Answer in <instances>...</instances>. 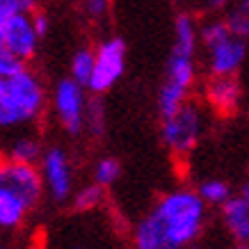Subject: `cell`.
<instances>
[{"label": "cell", "instance_id": "cell-8", "mask_svg": "<svg viewBox=\"0 0 249 249\" xmlns=\"http://www.w3.org/2000/svg\"><path fill=\"white\" fill-rule=\"evenodd\" d=\"M0 37L5 39V44L9 46V51L25 64L28 60L35 57L39 48V35L35 30L32 23V14H18L14 18H9L7 23L0 25Z\"/></svg>", "mask_w": 249, "mask_h": 249}, {"label": "cell", "instance_id": "cell-10", "mask_svg": "<svg viewBox=\"0 0 249 249\" xmlns=\"http://www.w3.org/2000/svg\"><path fill=\"white\" fill-rule=\"evenodd\" d=\"M204 96L215 112L233 114L240 106L242 89L235 76H211L204 87Z\"/></svg>", "mask_w": 249, "mask_h": 249}, {"label": "cell", "instance_id": "cell-2", "mask_svg": "<svg viewBox=\"0 0 249 249\" xmlns=\"http://www.w3.org/2000/svg\"><path fill=\"white\" fill-rule=\"evenodd\" d=\"M46 110V87L41 78L23 67L18 73L7 78L0 94V130L23 128L37 121Z\"/></svg>", "mask_w": 249, "mask_h": 249}, {"label": "cell", "instance_id": "cell-21", "mask_svg": "<svg viewBox=\"0 0 249 249\" xmlns=\"http://www.w3.org/2000/svg\"><path fill=\"white\" fill-rule=\"evenodd\" d=\"M121 176V162L112 156H106L101 158L94 165V172H91V181L98 183L101 188H110L117 183V178Z\"/></svg>", "mask_w": 249, "mask_h": 249}, {"label": "cell", "instance_id": "cell-30", "mask_svg": "<svg viewBox=\"0 0 249 249\" xmlns=\"http://www.w3.org/2000/svg\"><path fill=\"white\" fill-rule=\"evenodd\" d=\"M240 196H245V199H247V201H249V183H245V185H242V192H240Z\"/></svg>", "mask_w": 249, "mask_h": 249}, {"label": "cell", "instance_id": "cell-14", "mask_svg": "<svg viewBox=\"0 0 249 249\" xmlns=\"http://www.w3.org/2000/svg\"><path fill=\"white\" fill-rule=\"evenodd\" d=\"M188 91L190 89H183L178 85L165 80L162 87L158 89V96H156V106H158L160 119H167V117H172V114L178 112V110L188 103Z\"/></svg>", "mask_w": 249, "mask_h": 249}, {"label": "cell", "instance_id": "cell-17", "mask_svg": "<svg viewBox=\"0 0 249 249\" xmlns=\"http://www.w3.org/2000/svg\"><path fill=\"white\" fill-rule=\"evenodd\" d=\"M103 199H106V188H101L98 183L91 181L73 192L71 206H73V211H78V213H89L103 204Z\"/></svg>", "mask_w": 249, "mask_h": 249}, {"label": "cell", "instance_id": "cell-32", "mask_svg": "<svg viewBox=\"0 0 249 249\" xmlns=\"http://www.w3.org/2000/svg\"><path fill=\"white\" fill-rule=\"evenodd\" d=\"M71 249H87V247H83V245H73Z\"/></svg>", "mask_w": 249, "mask_h": 249}, {"label": "cell", "instance_id": "cell-5", "mask_svg": "<svg viewBox=\"0 0 249 249\" xmlns=\"http://www.w3.org/2000/svg\"><path fill=\"white\" fill-rule=\"evenodd\" d=\"M94 53H96V62L87 89L91 94H106L126 73V41L119 37L103 39L94 48Z\"/></svg>", "mask_w": 249, "mask_h": 249}, {"label": "cell", "instance_id": "cell-15", "mask_svg": "<svg viewBox=\"0 0 249 249\" xmlns=\"http://www.w3.org/2000/svg\"><path fill=\"white\" fill-rule=\"evenodd\" d=\"M169 83L178 85L183 89H190L196 80V67L195 57H183V55H169L167 62V78Z\"/></svg>", "mask_w": 249, "mask_h": 249}, {"label": "cell", "instance_id": "cell-26", "mask_svg": "<svg viewBox=\"0 0 249 249\" xmlns=\"http://www.w3.org/2000/svg\"><path fill=\"white\" fill-rule=\"evenodd\" d=\"M83 9L87 18L91 21H103L110 12V0H83Z\"/></svg>", "mask_w": 249, "mask_h": 249}, {"label": "cell", "instance_id": "cell-9", "mask_svg": "<svg viewBox=\"0 0 249 249\" xmlns=\"http://www.w3.org/2000/svg\"><path fill=\"white\" fill-rule=\"evenodd\" d=\"M247 57L245 39L238 35H231L224 41L206 48V62L211 76H235Z\"/></svg>", "mask_w": 249, "mask_h": 249}, {"label": "cell", "instance_id": "cell-7", "mask_svg": "<svg viewBox=\"0 0 249 249\" xmlns=\"http://www.w3.org/2000/svg\"><path fill=\"white\" fill-rule=\"evenodd\" d=\"M0 185L9 188L18 196H23L32 211L39 206L44 199V178H41V169L30 162H16V160L2 158L0 160Z\"/></svg>", "mask_w": 249, "mask_h": 249}, {"label": "cell", "instance_id": "cell-4", "mask_svg": "<svg viewBox=\"0 0 249 249\" xmlns=\"http://www.w3.org/2000/svg\"><path fill=\"white\" fill-rule=\"evenodd\" d=\"M85 89L87 87L78 85L73 78H62L53 89V114L69 135H80L85 130V114L89 106Z\"/></svg>", "mask_w": 249, "mask_h": 249}, {"label": "cell", "instance_id": "cell-29", "mask_svg": "<svg viewBox=\"0 0 249 249\" xmlns=\"http://www.w3.org/2000/svg\"><path fill=\"white\" fill-rule=\"evenodd\" d=\"M190 249H222V247H211V245H192ZM229 249H249V245H240V242H235L233 247Z\"/></svg>", "mask_w": 249, "mask_h": 249}, {"label": "cell", "instance_id": "cell-11", "mask_svg": "<svg viewBox=\"0 0 249 249\" xmlns=\"http://www.w3.org/2000/svg\"><path fill=\"white\" fill-rule=\"evenodd\" d=\"M222 222L231 238L240 245H249V201L245 196H231L227 204L219 208Z\"/></svg>", "mask_w": 249, "mask_h": 249}, {"label": "cell", "instance_id": "cell-1", "mask_svg": "<svg viewBox=\"0 0 249 249\" xmlns=\"http://www.w3.org/2000/svg\"><path fill=\"white\" fill-rule=\"evenodd\" d=\"M208 206L196 190L176 188L162 195L133 229V249H190L206 227Z\"/></svg>", "mask_w": 249, "mask_h": 249}, {"label": "cell", "instance_id": "cell-20", "mask_svg": "<svg viewBox=\"0 0 249 249\" xmlns=\"http://www.w3.org/2000/svg\"><path fill=\"white\" fill-rule=\"evenodd\" d=\"M227 23L233 35L249 39V0H235L227 12Z\"/></svg>", "mask_w": 249, "mask_h": 249}, {"label": "cell", "instance_id": "cell-27", "mask_svg": "<svg viewBox=\"0 0 249 249\" xmlns=\"http://www.w3.org/2000/svg\"><path fill=\"white\" fill-rule=\"evenodd\" d=\"M32 23H35V30H37L39 37H46L51 30V18L44 12H32Z\"/></svg>", "mask_w": 249, "mask_h": 249}, {"label": "cell", "instance_id": "cell-13", "mask_svg": "<svg viewBox=\"0 0 249 249\" xmlns=\"http://www.w3.org/2000/svg\"><path fill=\"white\" fill-rule=\"evenodd\" d=\"M201 44L199 37V25L190 14L176 16L174 21V41H172V55H183V57H195L196 48Z\"/></svg>", "mask_w": 249, "mask_h": 249}, {"label": "cell", "instance_id": "cell-23", "mask_svg": "<svg viewBox=\"0 0 249 249\" xmlns=\"http://www.w3.org/2000/svg\"><path fill=\"white\" fill-rule=\"evenodd\" d=\"M85 133H89L91 137H103V133H106V107L98 101H89V106H87Z\"/></svg>", "mask_w": 249, "mask_h": 249}, {"label": "cell", "instance_id": "cell-18", "mask_svg": "<svg viewBox=\"0 0 249 249\" xmlns=\"http://www.w3.org/2000/svg\"><path fill=\"white\" fill-rule=\"evenodd\" d=\"M94 62H96V53L91 48H78L76 55L71 57V76L78 85L89 87L91 73H94Z\"/></svg>", "mask_w": 249, "mask_h": 249}, {"label": "cell", "instance_id": "cell-16", "mask_svg": "<svg viewBox=\"0 0 249 249\" xmlns=\"http://www.w3.org/2000/svg\"><path fill=\"white\" fill-rule=\"evenodd\" d=\"M41 156H44V149H41V142L35 135H18L9 142V149H7L9 160L37 165L41 160Z\"/></svg>", "mask_w": 249, "mask_h": 249}, {"label": "cell", "instance_id": "cell-22", "mask_svg": "<svg viewBox=\"0 0 249 249\" xmlns=\"http://www.w3.org/2000/svg\"><path fill=\"white\" fill-rule=\"evenodd\" d=\"M233 32L229 28L227 18H213V21H206L201 28H199V37H201V46L204 48H211V46L224 41L227 37H231Z\"/></svg>", "mask_w": 249, "mask_h": 249}, {"label": "cell", "instance_id": "cell-12", "mask_svg": "<svg viewBox=\"0 0 249 249\" xmlns=\"http://www.w3.org/2000/svg\"><path fill=\"white\" fill-rule=\"evenodd\" d=\"M32 206L12 192L9 188L0 185V231H16L25 224V219L30 215Z\"/></svg>", "mask_w": 249, "mask_h": 249}, {"label": "cell", "instance_id": "cell-19", "mask_svg": "<svg viewBox=\"0 0 249 249\" xmlns=\"http://www.w3.org/2000/svg\"><path fill=\"white\" fill-rule=\"evenodd\" d=\"M196 192L204 199L206 206H219V208L233 196L231 185H229L227 181H222V178H206V181L196 188Z\"/></svg>", "mask_w": 249, "mask_h": 249}, {"label": "cell", "instance_id": "cell-33", "mask_svg": "<svg viewBox=\"0 0 249 249\" xmlns=\"http://www.w3.org/2000/svg\"><path fill=\"white\" fill-rule=\"evenodd\" d=\"M0 249H7V247H2V245H0Z\"/></svg>", "mask_w": 249, "mask_h": 249}, {"label": "cell", "instance_id": "cell-6", "mask_svg": "<svg viewBox=\"0 0 249 249\" xmlns=\"http://www.w3.org/2000/svg\"><path fill=\"white\" fill-rule=\"evenodd\" d=\"M39 169H41L46 192L55 204L71 201L76 176H73V162L69 158V153L62 146L46 149L41 160H39Z\"/></svg>", "mask_w": 249, "mask_h": 249}, {"label": "cell", "instance_id": "cell-25", "mask_svg": "<svg viewBox=\"0 0 249 249\" xmlns=\"http://www.w3.org/2000/svg\"><path fill=\"white\" fill-rule=\"evenodd\" d=\"M23 67H25V64L9 51V46L5 44V39L0 37V76L12 78L14 73H18Z\"/></svg>", "mask_w": 249, "mask_h": 249}, {"label": "cell", "instance_id": "cell-28", "mask_svg": "<svg viewBox=\"0 0 249 249\" xmlns=\"http://www.w3.org/2000/svg\"><path fill=\"white\" fill-rule=\"evenodd\" d=\"M235 0H208V7H213V9H224V7H231Z\"/></svg>", "mask_w": 249, "mask_h": 249}, {"label": "cell", "instance_id": "cell-31", "mask_svg": "<svg viewBox=\"0 0 249 249\" xmlns=\"http://www.w3.org/2000/svg\"><path fill=\"white\" fill-rule=\"evenodd\" d=\"M5 83H7V78L0 76V94H2V89H5Z\"/></svg>", "mask_w": 249, "mask_h": 249}, {"label": "cell", "instance_id": "cell-24", "mask_svg": "<svg viewBox=\"0 0 249 249\" xmlns=\"http://www.w3.org/2000/svg\"><path fill=\"white\" fill-rule=\"evenodd\" d=\"M37 0H0V25L18 14H32Z\"/></svg>", "mask_w": 249, "mask_h": 249}, {"label": "cell", "instance_id": "cell-3", "mask_svg": "<svg viewBox=\"0 0 249 249\" xmlns=\"http://www.w3.org/2000/svg\"><path fill=\"white\" fill-rule=\"evenodd\" d=\"M160 121H162V126H160L162 144L174 156L192 153L204 135V114L195 103H185L176 114Z\"/></svg>", "mask_w": 249, "mask_h": 249}]
</instances>
